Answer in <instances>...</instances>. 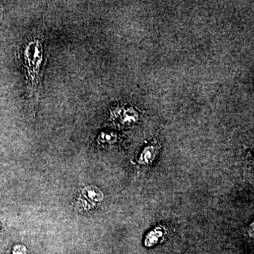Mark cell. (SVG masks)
Listing matches in <instances>:
<instances>
[{"label":"cell","instance_id":"6da1fadb","mask_svg":"<svg viewBox=\"0 0 254 254\" xmlns=\"http://www.w3.org/2000/svg\"><path fill=\"white\" fill-rule=\"evenodd\" d=\"M21 59L30 98H36L41 86L47 61L44 39L40 34L28 37L21 46Z\"/></svg>","mask_w":254,"mask_h":254},{"label":"cell","instance_id":"7a4b0ae2","mask_svg":"<svg viewBox=\"0 0 254 254\" xmlns=\"http://www.w3.org/2000/svg\"><path fill=\"white\" fill-rule=\"evenodd\" d=\"M82 200L83 204H86L87 206H95L99 205L103 199L104 195L103 192L98 187L91 186L87 187L82 192Z\"/></svg>","mask_w":254,"mask_h":254},{"label":"cell","instance_id":"3957f363","mask_svg":"<svg viewBox=\"0 0 254 254\" xmlns=\"http://www.w3.org/2000/svg\"><path fill=\"white\" fill-rule=\"evenodd\" d=\"M113 115L117 120L124 125H131L138 120V114L131 108L123 107L114 110Z\"/></svg>","mask_w":254,"mask_h":254},{"label":"cell","instance_id":"277c9868","mask_svg":"<svg viewBox=\"0 0 254 254\" xmlns=\"http://www.w3.org/2000/svg\"><path fill=\"white\" fill-rule=\"evenodd\" d=\"M160 149V145L155 143L147 145L142 150L138 158V163L142 165H150L154 161Z\"/></svg>","mask_w":254,"mask_h":254},{"label":"cell","instance_id":"5b68a950","mask_svg":"<svg viewBox=\"0 0 254 254\" xmlns=\"http://www.w3.org/2000/svg\"><path fill=\"white\" fill-rule=\"evenodd\" d=\"M164 230L160 226L155 227L145 235L143 245L146 248H152L158 245L164 237Z\"/></svg>","mask_w":254,"mask_h":254},{"label":"cell","instance_id":"8992f818","mask_svg":"<svg viewBox=\"0 0 254 254\" xmlns=\"http://www.w3.org/2000/svg\"><path fill=\"white\" fill-rule=\"evenodd\" d=\"M116 139V135L114 133H108V132H103L98 137V140L103 143H112Z\"/></svg>","mask_w":254,"mask_h":254},{"label":"cell","instance_id":"52a82bcc","mask_svg":"<svg viewBox=\"0 0 254 254\" xmlns=\"http://www.w3.org/2000/svg\"><path fill=\"white\" fill-rule=\"evenodd\" d=\"M249 233H250L251 237H254V223H252V225H251L250 230H249Z\"/></svg>","mask_w":254,"mask_h":254}]
</instances>
